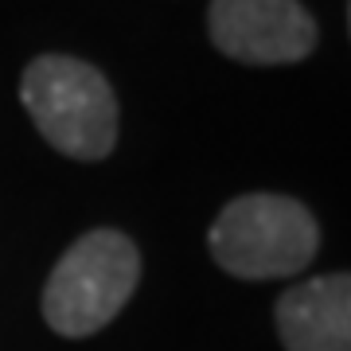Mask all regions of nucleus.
<instances>
[{"instance_id":"nucleus-4","label":"nucleus","mask_w":351,"mask_h":351,"mask_svg":"<svg viewBox=\"0 0 351 351\" xmlns=\"http://www.w3.org/2000/svg\"><path fill=\"white\" fill-rule=\"evenodd\" d=\"M211 43L246 66L301 63L316 51V20L301 0H211Z\"/></svg>"},{"instance_id":"nucleus-5","label":"nucleus","mask_w":351,"mask_h":351,"mask_svg":"<svg viewBox=\"0 0 351 351\" xmlns=\"http://www.w3.org/2000/svg\"><path fill=\"white\" fill-rule=\"evenodd\" d=\"M274 320L285 351H351V277L328 274L285 289Z\"/></svg>"},{"instance_id":"nucleus-1","label":"nucleus","mask_w":351,"mask_h":351,"mask_svg":"<svg viewBox=\"0 0 351 351\" xmlns=\"http://www.w3.org/2000/svg\"><path fill=\"white\" fill-rule=\"evenodd\" d=\"M20 101L55 152L71 160H106L117 145V98L98 66L71 55H39L20 78Z\"/></svg>"},{"instance_id":"nucleus-2","label":"nucleus","mask_w":351,"mask_h":351,"mask_svg":"<svg viewBox=\"0 0 351 351\" xmlns=\"http://www.w3.org/2000/svg\"><path fill=\"white\" fill-rule=\"evenodd\" d=\"M137 281V242L121 230L98 226V230L82 234L51 269L47 289H43V320L59 336H94L125 308Z\"/></svg>"},{"instance_id":"nucleus-3","label":"nucleus","mask_w":351,"mask_h":351,"mask_svg":"<svg viewBox=\"0 0 351 351\" xmlns=\"http://www.w3.org/2000/svg\"><path fill=\"white\" fill-rule=\"evenodd\" d=\"M207 246L226 274L246 281H274L301 274L313 262L320 246V226L304 203L254 191L230 199L219 211L207 230Z\"/></svg>"}]
</instances>
